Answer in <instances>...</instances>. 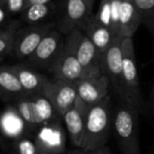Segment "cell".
<instances>
[{"label":"cell","mask_w":154,"mask_h":154,"mask_svg":"<svg viewBox=\"0 0 154 154\" xmlns=\"http://www.w3.org/2000/svg\"><path fill=\"white\" fill-rule=\"evenodd\" d=\"M113 116L109 96L88 108L81 147L83 150L92 152L106 145L113 129Z\"/></svg>","instance_id":"6da1fadb"},{"label":"cell","mask_w":154,"mask_h":154,"mask_svg":"<svg viewBox=\"0 0 154 154\" xmlns=\"http://www.w3.org/2000/svg\"><path fill=\"white\" fill-rule=\"evenodd\" d=\"M134 107L122 103L113 116V130L123 154H141L138 139V115Z\"/></svg>","instance_id":"7a4b0ae2"},{"label":"cell","mask_w":154,"mask_h":154,"mask_svg":"<svg viewBox=\"0 0 154 154\" xmlns=\"http://www.w3.org/2000/svg\"><path fill=\"white\" fill-rule=\"evenodd\" d=\"M123 77L127 96L126 104L141 112L143 108V99L140 88L133 37L125 38L123 42Z\"/></svg>","instance_id":"3957f363"},{"label":"cell","mask_w":154,"mask_h":154,"mask_svg":"<svg viewBox=\"0 0 154 154\" xmlns=\"http://www.w3.org/2000/svg\"><path fill=\"white\" fill-rule=\"evenodd\" d=\"M124 37L116 36L112 44L103 55V72L110 80L111 86L124 103H127V96L123 77V42Z\"/></svg>","instance_id":"277c9868"},{"label":"cell","mask_w":154,"mask_h":154,"mask_svg":"<svg viewBox=\"0 0 154 154\" xmlns=\"http://www.w3.org/2000/svg\"><path fill=\"white\" fill-rule=\"evenodd\" d=\"M49 71L53 75L55 79L71 82L89 78L78 60L74 42L70 34L67 35L63 49Z\"/></svg>","instance_id":"5b68a950"},{"label":"cell","mask_w":154,"mask_h":154,"mask_svg":"<svg viewBox=\"0 0 154 154\" xmlns=\"http://www.w3.org/2000/svg\"><path fill=\"white\" fill-rule=\"evenodd\" d=\"M65 40L62 33L57 29H51L42 39L34 52L26 60L27 65L36 69H50L60 56Z\"/></svg>","instance_id":"8992f818"},{"label":"cell","mask_w":154,"mask_h":154,"mask_svg":"<svg viewBox=\"0 0 154 154\" xmlns=\"http://www.w3.org/2000/svg\"><path fill=\"white\" fill-rule=\"evenodd\" d=\"M69 34L74 42L78 60L88 76L98 77L103 75V56L91 40L80 30L73 31Z\"/></svg>","instance_id":"52a82bcc"},{"label":"cell","mask_w":154,"mask_h":154,"mask_svg":"<svg viewBox=\"0 0 154 154\" xmlns=\"http://www.w3.org/2000/svg\"><path fill=\"white\" fill-rule=\"evenodd\" d=\"M93 5L85 0H65L63 13L58 21V30L65 35L80 30L88 21L92 14Z\"/></svg>","instance_id":"ba28073f"},{"label":"cell","mask_w":154,"mask_h":154,"mask_svg":"<svg viewBox=\"0 0 154 154\" xmlns=\"http://www.w3.org/2000/svg\"><path fill=\"white\" fill-rule=\"evenodd\" d=\"M61 119L62 117L42 125L32 136L45 153L63 154L66 151V134Z\"/></svg>","instance_id":"9c48e42d"},{"label":"cell","mask_w":154,"mask_h":154,"mask_svg":"<svg viewBox=\"0 0 154 154\" xmlns=\"http://www.w3.org/2000/svg\"><path fill=\"white\" fill-rule=\"evenodd\" d=\"M54 27V23H46L20 29L12 55L18 60H27L34 52L46 34Z\"/></svg>","instance_id":"30bf717a"},{"label":"cell","mask_w":154,"mask_h":154,"mask_svg":"<svg viewBox=\"0 0 154 154\" xmlns=\"http://www.w3.org/2000/svg\"><path fill=\"white\" fill-rule=\"evenodd\" d=\"M62 117L76 103L78 93L75 82L53 79L46 86L43 94Z\"/></svg>","instance_id":"8fae6325"},{"label":"cell","mask_w":154,"mask_h":154,"mask_svg":"<svg viewBox=\"0 0 154 154\" xmlns=\"http://www.w3.org/2000/svg\"><path fill=\"white\" fill-rule=\"evenodd\" d=\"M75 85L78 97L89 108L109 96L111 83L107 76L103 74L77 80Z\"/></svg>","instance_id":"7c38bea8"},{"label":"cell","mask_w":154,"mask_h":154,"mask_svg":"<svg viewBox=\"0 0 154 154\" xmlns=\"http://www.w3.org/2000/svg\"><path fill=\"white\" fill-rule=\"evenodd\" d=\"M88 110V107L78 97L75 105L62 116L70 141L78 148L82 147Z\"/></svg>","instance_id":"4fadbf2b"},{"label":"cell","mask_w":154,"mask_h":154,"mask_svg":"<svg viewBox=\"0 0 154 154\" xmlns=\"http://www.w3.org/2000/svg\"><path fill=\"white\" fill-rule=\"evenodd\" d=\"M12 66L28 96L43 94L46 86L51 81L45 75L27 64L19 63Z\"/></svg>","instance_id":"5bb4252c"},{"label":"cell","mask_w":154,"mask_h":154,"mask_svg":"<svg viewBox=\"0 0 154 154\" xmlns=\"http://www.w3.org/2000/svg\"><path fill=\"white\" fill-rule=\"evenodd\" d=\"M0 93L4 102L7 103L28 96L13 66L5 65L0 68Z\"/></svg>","instance_id":"9a60e30c"},{"label":"cell","mask_w":154,"mask_h":154,"mask_svg":"<svg viewBox=\"0 0 154 154\" xmlns=\"http://www.w3.org/2000/svg\"><path fill=\"white\" fill-rule=\"evenodd\" d=\"M82 32L91 40L102 56L116 38V35L111 29L102 24L94 14L89 17L88 21L83 27Z\"/></svg>","instance_id":"2e32d148"},{"label":"cell","mask_w":154,"mask_h":154,"mask_svg":"<svg viewBox=\"0 0 154 154\" xmlns=\"http://www.w3.org/2000/svg\"><path fill=\"white\" fill-rule=\"evenodd\" d=\"M122 3L123 0H101L97 14H95L97 19L111 29L116 36L119 34Z\"/></svg>","instance_id":"e0dca14e"},{"label":"cell","mask_w":154,"mask_h":154,"mask_svg":"<svg viewBox=\"0 0 154 154\" xmlns=\"http://www.w3.org/2000/svg\"><path fill=\"white\" fill-rule=\"evenodd\" d=\"M141 23L143 17L134 2L123 0L118 35L124 38L133 37Z\"/></svg>","instance_id":"ac0fdd59"},{"label":"cell","mask_w":154,"mask_h":154,"mask_svg":"<svg viewBox=\"0 0 154 154\" xmlns=\"http://www.w3.org/2000/svg\"><path fill=\"white\" fill-rule=\"evenodd\" d=\"M2 131L7 137L14 140L27 136L24 123L13 106H10V110H5L2 116Z\"/></svg>","instance_id":"d6986e66"},{"label":"cell","mask_w":154,"mask_h":154,"mask_svg":"<svg viewBox=\"0 0 154 154\" xmlns=\"http://www.w3.org/2000/svg\"><path fill=\"white\" fill-rule=\"evenodd\" d=\"M21 26L18 20H11L0 31V61H4L13 53L17 33Z\"/></svg>","instance_id":"ffe728a7"},{"label":"cell","mask_w":154,"mask_h":154,"mask_svg":"<svg viewBox=\"0 0 154 154\" xmlns=\"http://www.w3.org/2000/svg\"><path fill=\"white\" fill-rule=\"evenodd\" d=\"M56 9L53 2L43 4H33L26 7L22 13L23 20L31 25L42 23V22L51 16Z\"/></svg>","instance_id":"44dd1931"},{"label":"cell","mask_w":154,"mask_h":154,"mask_svg":"<svg viewBox=\"0 0 154 154\" xmlns=\"http://www.w3.org/2000/svg\"><path fill=\"white\" fill-rule=\"evenodd\" d=\"M11 154H47L34 142L32 136H22L14 140L11 146Z\"/></svg>","instance_id":"7402d4cb"},{"label":"cell","mask_w":154,"mask_h":154,"mask_svg":"<svg viewBox=\"0 0 154 154\" xmlns=\"http://www.w3.org/2000/svg\"><path fill=\"white\" fill-rule=\"evenodd\" d=\"M134 4L140 12L143 22L151 28L154 24V0H134Z\"/></svg>","instance_id":"603a6c76"},{"label":"cell","mask_w":154,"mask_h":154,"mask_svg":"<svg viewBox=\"0 0 154 154\" xmlns=\"http://www.w3.org/2000/svg\"><path fill=\"white\" fill-rule=\"evenodd\" d=\"M26 0H7L5 5L11 15L22 14L25 9Z\"/></svg>","instance_id":"cb8c5ba5"},{"label":"cell","mask_w":154,"mask_h":154,"mask_svg":"<svg viewBox=\"0 0 154 154\" xmlns=\"http://www.w3.org/2000/svg\"><path fill=\"white\" fill-rule=\"evenodd\" d=\"M10 13L5 5V4H0V24L1 28L5 26L11 20H9Z\"/></svg>","instance_id":"d4e9b609"},{"label":"cell","mask_w":154,"mask_h":154,"mask_svg":"<svg viewBox=\"0 0 154 154\" xmlns=\"http://www.w3.org/2000/svg\"><path fill=\"white\" fill-rule=\"evenodd\" d=\"M88 154H113L112 152L110 151V149L108 147H106V145L101 147V148H98L97 150H94L92 152H88Z\"/></svg>","instance_id":"484cf974"},{"label":"cell","mask_w":154,"mask_h":154,"mask_svg":"<svg viewBox=\"0 0 154 154\" xmlns=\"http://www.w3.org/2000/svg\"><path fill=\"white\" fill-rule=\"evenodd\" d=\"M49 2H52V0H26L25 8L33 4H43V3H49Z\"/></svg>","instance_id":"4316f807"},{"label":"cell","mask_w":154,"mask_h":154,"mask_svg":"<svg viewBox=\"0 0 154 154\" xmlns=\"http://www.w3.org/2000/svg\"><path fill=\"white\" fill-rule=\"evenodd\" d=\"M69 154H88V152H87V151L83 150L82 148H79V150L74 151V152H70V153H69Z\"/></svg>","instance_id":"83f0119b"},{"label":"cell","mask_w":154,"mask_h":154,"mask_svg":"<svg viewBox=\"0 0 154 154\" xmlns=\"http://www.w3.org/2000/svg\"><path fill=\"white\" fill-rule=\"evenodd\" d=\"M152 106H153V111H154V88H153V91H152Z\"/></svg>","instance_id":"f1b7e54d"},{"label":"cell","mask_w":154,"mask_h":154,"mask_svg":"<svg viewBox=\"0 0 154 154\" xmlns=\"http://www.w3.org/2000/svg\"><path fill=\"white\" fill-rule=\"evenodd\" d=\"M86 2H88V3H89V4H94V2H95V0H85Z\"/></svg>","instance_id":"f546056e"},{"label":"cell","mask_w":154,"mask_h":154,"mask_svg":"<svg viewBox=\"0 0 154 154\" xmlns=\"http://www.w3.org/2000/svg\"><path fill=\"white\" fill-rule=\"evenodd\" d=\"M151 30H152V34H153V38H154V24L150 28Z\"/></svg>","instance_id":"4dcf8cb0"},{"label":"cell","mask_w":154,"mask_h":154,"mask_svg":"<svg viewBox=\"0 0 154 154\" xmlns=\"http://www.w3.org/2000/svg\"><path fill=\"white\" fill-rule=\"evenodd\" d=\"M7 0H0V4H5Z\"/></svg>","instance_id":"1f68e13d"},{"label":"cell","mask_w":154,"mask_h":154,"mask_svg":"<svg viewBox=\"0 0 154 154\" xmlns=\"http://www.w3.org/2000/svg\"><path fill=\"white\" fill-rule=\"evenodd\" d=\"M125 1H131V2H134V0H125Z\"/></svg>","instance_id":"d6a6232c"}]
</instances>
